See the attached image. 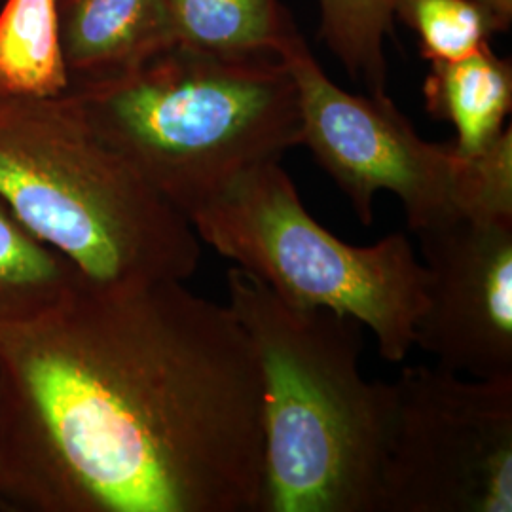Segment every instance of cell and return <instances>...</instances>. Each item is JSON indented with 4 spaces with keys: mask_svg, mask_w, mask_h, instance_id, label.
<instances>
[{
    "mask_svg": "<svg viewBox=\"0 0 512 512\" xmlns=\"http://www.w3.org/2000/svg\"><path fill=\"white\" fill-rule=\"evenodd\" d=\"M2 507H4V503H2V497H0V509H2Z\"/></svg>",
    "mask_w": 512,
    "mask_h": 512,
    "instance_id": "cell-17",
    "label": "cell"
},
{
    "mask_svg": "<svg viewBox=\"0 0 512 512\" xmlns=\"http://www.w3.org/2000/svg\"><path fill=\"white\" fill-rule=\"evenodd\" d=\"M427 300L416 346L467 378L512 376V217L458 215L423 228Z\"/></svg>",
    "mask_w": 512,
    "mask_h": 512,
    "instance_id": "cell-8",
    "label": "cell"
},
{
    "mask_svg": "<svg viewBox=\"0 0 512 512\" xmlns=\"http://www.w3.org/2000/svg\"><path fill=\"white\" fill-rule=\"evenodd\" d=\"M319 35L355 82L372 95L387 88L385 38L395 18V0H319Z\"/></svg>",
    "mask_w": 512,
    "mask_h": 512,
    "instance_id": "cell-14",
    "label": "cell"
},
{
    "mask_svg": "<svg viewBox=\"0 0 512 512\" xmlns=\"http://www.w3.org/2000/svg\"><path fill=\"white\" fill-rule=\"evenodd\" d=\"M73 82L128 73L175 44L164 0H57Z\"/></svg>",
    "mask_w": 512,
    "mask_h": 512,
    "instance_id": "cell-9",
    "label": "cell"
},
{
    "mask_svg": "<svg viewBox=\"0 0 512 512\" xmlns=\"http://www.w3.org/2000/svg\"><path fill=\"white\" fill-rule=\"evenodd\" d=\"M512 376L408 366L389 384L374 512H511Z\"/></svg>",
    "mask_w": 512,
    "mask_h": 512,
    "instance_id": "cell-7",
    "label": "cell"
},
{
    "mask_svg": "<svg viewBox=\"0 0 512 512\" xmlns=\"http://www.w3.org/2000/svg\"><path fill=\"white\" fill-rule=\"evenodd\" d=\"M190 224L283 300L357 319L385 361L401 363L416 346L429 277L408 236L395 232L370 247L336 238L306 211L279 162L241 175Z\"/></svg>",
    "mask_w": 512,
    "mask_h": 512,
    "instance_id": "cell-5",
    "label": "cell"
},
{
    "mask_svg": "<svg viewBox=\"0 0 512 512\" xmlns=\"http://www.w3.org/2000/svg\"><path fill=\"white\" fill-rule=\"evenodd\" d=\"M175 44L228 57L275 55L298 31L281 0H164Z\"/></svg>",
    "mask_w": 512,
    "mask_h": 512,
    "instance_id": "cell-11",
    "label": "cell"
},
{
    "mask_svg": "<svg viewBox=\"0 0 512 512\" xmlns=\"http://www.w3.org/2000/svg\"><path fill=\"white\" fill-rule=\"evenodd\" d=\"M255 349L184 281H86L0 330V497L29 512H260Z\"/></svg>",
    "mask_w": 512,
    "mask_h": 512,
    "instance_id": "cell-1",
    "label": "cell"
},
{
    "mask_svg": "<svg viewBox=\"0 0 512 512\" xmlns=\"http://www.w3.org/2000/svg\"><path fill=\"white\" fill-rule=\"evenodd\" d=\"M0 95L50 99L69 92L57 0H2Z\"/></svg>",
    "mask_w": 512,
    "mask_h": 512,
    "instance_id": "cell-13",
    "label": "cell"
},
{
    "mask_svg": "<svg viewBox=\"0 0 512 512\" xmlns=\"http://www.w3.org/2000/svg\"><path fill=\"white\" fill-rule=\"evenodd\" d=\"M84 283L65 256L33 236L0 200V330L33 323Z\"/></svg>",
    "mask_w": 512,
    "mask_h": 512,
    "instance_id": "cell-12",
    "label": "cell"
},
{
    "mask_svg": "<svg viewBox=\"0 0 512 512\" xmlns=\"http://www.w3.org/2000/svg\"><path fill=\"white\" fill-rule=\"evenodd\" d=\"M425 109L456 129L454 145L473 156L505 131L512 109V65L488 46L458 61L431 63L423 82Z\"/></svg>",
    "mask_w": 512,
    "mask_h": 512,
    "instance_id": "cell-10",
    "label": "cell"
},
{
    "mask_svg": "<svg viewBox=\"0 0 512 512\" xmlns=\"http://www.w3.org/2000/svg\"><path fill=\"white\" fill-rule=\"evenodd\" d=\"M494 19L495 33H507L512 23V0H478Z\"/></svg>",
    "mask_w": 512,
    "mask_h": 512,
    "instance_id": "cell-16",
    "label": "cell"
},
{
    "mask_svg": "<svg viewBox=\"0 0 512 512\" xmlns=\"http://www.w3.org/2000/svg\"><path fill=\"white\" fill-rule=\"evenodd\" d=\"M395 18L418 35L429 63L475 54L495 33L494 19L478 0H395Z\"/></svg>",
    "mask_w": 512,
    "mask_h": 512,
    "instance_id": "cell-15",
    "label": "cell"
},
{
    "mask_svg": "<svg viewBox=\"0 0 512 512\" xmlns=\"http://www.w3.org/2000/svg\"><path fill=\"white\" fill-rule=\"evenodd\" d=\"M279 57L294 78L300 145L348 196L365 226L378 192L404 205L412 234L458 215L512 217V129L467 156L454 143H429L384 95H355L323 71L300 31Z\"/></svg>",
    "mask_w": 512,
    "mask_h": 512,
    "instance_id": "cell-6",
    "label": "cell"
},
{
    "mask_svg": "<svg viewBox=\"0 0 512 512\" xmlns=\"http://www.w3.org/2000/svg\"><path fill=\"white\" fill-rule=\"evenodd\" d=\"M0 200L95 285L184 281L202 241L92 128L71 93L0 95Z\"/></svg>",
    "mask_w": 512,
    "mask_h": 512,
    "instance_id": "cell-4",
    "label": "cell"
},
{
    "mask_svg": "<svg viewBox=\"0 0 512 512\" xmlns=\"http://www.w3.org/2000/svg\"><path fill=\"white\" fill-rule=\"evenodd\" d=\"M69 93L188 222L241 175L300 145L296 84L275 55L173 46L128 73L73 82Z\"/></svg>",
    "mask_w": 512,
    "mask_h": 512,
    "instance_id": "cell-3",
    "label": "cell"
},
{
    "mask_svg": "<svg viewBox=\"0 0 512 512\" xmlns=\"http://www.w3.org/2000/svg\"><path fill=\"white\" fill-rule=\"evenodd\" d=\"M226 287L260 370V512H374L389 384L361 372L365 327L291 304L236 266Z\"/></svg>",
    "mask_w": 512,
    "mask_h": 512,
    "instance_id": "cell-2",
    "label": "cell"
}]
</instances>
